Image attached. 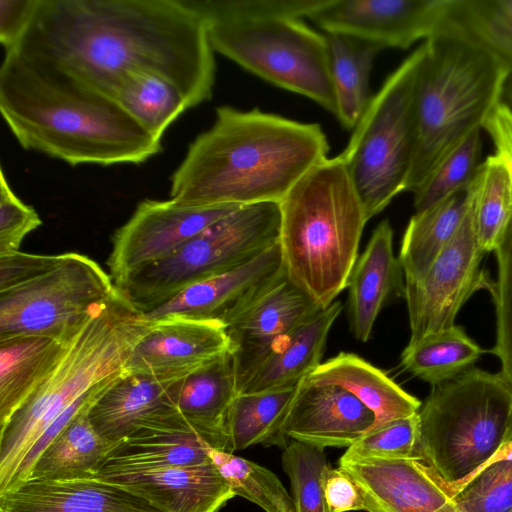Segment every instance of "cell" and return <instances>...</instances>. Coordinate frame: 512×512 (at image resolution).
Masks as SVG:
<instances>
[{
  "label": "cell",
  "mask_w": 512,
  "mask_h": 512,
  "mask_svg": "<svg viewBox=\"0 0 512 512\" xmlns=\"http://www.w3.org/2000/svg\"><path fill=\"white\" fill-rule=\"evenodd\" d=\"M12 50L113 99L122 80L138 71L168 79L191 108L210 100L215 84L208 28L190 0H39Z\"/></svg>",
  "instance_id": "cell-1"
},
{
  "label": "cell",
  "mask_w": 512,
  "mask_h": 512,
  "mask_svg": "<svg viewBox=\"0 0 512 512\" xmlns=\"http://www.w3.org/2000/svg\"><path fill=\"white\" fill-rule=\"evenodd\" d=\"M170 177V198L191 206L280 203L313 167L328 158L318 123L258 108L219 106Z\"/></svg>",
  "instance_id": "cell-2"
},
{
  "label": "cell",
  "mask_w": 512,
  "mask_h": 512,
  "mask_svg": "<svg viewBox=\"0 0 512 512\" xmlns=\"http://www.w3.org/2000/svg\"><path fill=\"white\" fill-rule=\"evenodd\" d=\"M0 112L22 148L71 166L137 165L162 152L115 99L16 50L0 68Z\"/></svg>",
  "instance_id": "cell-3"
},
{
  "label": "cell",
  "mask_w": 512,
  "mask_h": 512,
  "mask_svg": "<svg viewBox=\"0 0 512 512\" xmlns=\"http://www.w3.org/2000/svg\"><path fill=\"white\" fill-rule=\"evenodd\" d=\"M279 206L285 277L325 309L347 286L368 221L340 155L313 167Z\"/></svg>",
  "instance_id": "cell-4"
},
{
  "label": "cell",
  "mask_w": 512,
  "mask_h": 512,
  "mask_svg": "<svg viewBox=\"0 0 512 512\" xmlns=\"http://www.w3.org/2000/svg\"><path fill=\"white\" fill-rule=\"evenodd\" d=\"M413 104L414 151L406 190L414 193L439 163L500 102L509 69L485 50L444 30L425 41Z\"/></svg>",
  "instance_id": "cell-5"
},
{
  "label": "cell",
  "mask_w": 512,
  "mask_h": 512,
  "mask_svg": "<svg viewBox=\"0 0 512 512\" xmlns=\"http://www.w3.org/2000/svg\"><path fill=\"white\" fill-rule=\"evenodd\" d=\"M148 322L116 291L93 310L42 384L0 428V493L45 430L100 383L126 374V362Z\"/></svg>",
  "instance_id": "cell-6"
},
{
  "label": "cell",
  "mask_w": 512,
  "mask_h": 512,
  "mask_svg": "<svg viewBox=\"0 0 512 512\" xmlns=\"http://www.w3.org/2000/svg\"><path fill=\"white\" fill-rule=\"evenodd\" d=\"M512 411L500 373L471 367L431 386L418 411L415 459L451 498L499 451Z\"/></svg>",
  "instance_id": "cell-7"
},
{
  "label": "cell",
  "mask_w": 512,
  "mask_h": 512,
  "mask_svg": "<svg viewBox=\"0 0 512 512\" xmlns=\"http://www.w3.org/2000/svg\"><path fill=\"white\" fill-rule=\"evenodd\" d=\"M425 54L424 42L386 78L339 154L368 220L406 190L414 151V95Z\"/></svg>",
  "instance_id": "cell-8"
},
{
  "label": "cell",
  "mask_w": 512,
  "mask_h": 512,
  "mask_svg": "<svg viewBox=\"0 0 512 512\" xmlns=\"http://www.w3.org/2000/svg\"><path fill=\"white\" fill-rule=\"evenodd\" d=\"M279 203L236 209L166 258L114 283L145 313L202 280L235 269L279 242Z\"/></svg>",
  "instance_id": "cell-9"
},
{
  "label": "cell",
  "mask_w": 512,
  "mask_h": 512,
  "mask_svg": "<svg viewBox=\"0 0 512 512\" xmlns=\"http://www.w3.org/2000/svg\"><path fill=\"white\" fill-rule=\"evenodd\" d=\"M206 25L214 52L277 87L311 99L336 115L326 34L295 17Z\"/></svg>",
  "instance_id": "cell-10"
},
{
  "label": "cell",
  "mask_w": 512,
  "mask_h": 512,
  "mask_svg": "<svg viewBox=\"0 0 512 512\" xmlns=\"http://www.w3.org/2000/svg\"><path fill=\"white\" fill-rule=\"evenodd\" d=\"M115 291L110 274L93 259L57 254L36 277L0 291V340L38 335L69 341Z\"/></svg>",
  "instance_id": "cell-11"
},
{
  "label": "cell",
  "mask_w": 512,
  "mask_h": 512,
  "mask_svg": "<svg viewBox=\"0 0 512 512\" xmlns=\"http://www.w3.org/2000/svg\"><path fill=\"white\" fill-rule=\"evenodd\" d=\"M467 192L468 209L453 238L421 280L405 282L410 342L454 326L459 310L476 291L493 293L495 283L480 266L485 254L478 245L468 188Z\"/></svg>",
  "instance_id": "cell-12"
},
{
  "label": "cell",
  "mask_w": 512,
  "mask_h": 512,
  "mask_svg": "<svg viewBox=\"0 0 512 512\" xmlns=\"http://www.w3.org/2000/svg\"><path fill=\"white\" fill-rule=\"evenodd\" d=\"M238 206H191L172 198L144 199L113 234L107 260L114 283L156 263Z\"/></svg>",
  "instance_id": "cell-13"
},
{
  "label": "cell",
  "mask_w": 512,
  "mask_h": 512,
  "mask_svg": "<svg viewBox=\"0 0 512 512\" xmlns=\"http://www.w3.org/2000/svg\"><path fill=\"white\" fill-rule=\"evenodd\" d=\"M452 0H324L306 17L325 33L406 49L446 27Z\"/></svg>",
  "instance_id": "cell-14"
},
{
  "label": "cell",
  "mask_w": 512,
  "mask_h": 512,
  "mask_svg": "<svg viewBox=\"0 0 512 512\" xmlns=\"http://www.w3.org/2000/svg\"><path fill=\"white\" fill-rule=\"evenodd\" d=\"M279 242L249 262L188 286L142 313L150 322L167 317L226 324L284 276Z\"/></svg>",
  "instance_id": "cell-15"
},
{
  "label": "cell",
  "mask_w": 512,
  "mask_h": 512,
  "mask_svg": "<svg viewBox=\"0 0 512 512\" xmlns=\"http://www.w3.org/2000/svg\"><path fill=\"white\" fill-rule=\"evenodd\" d=\"M228 351L230 340L223 323L167 317L148 322L125 370L127 374L180 379Z\"/></svg>",
  "instance_id": "cell-16"
},
{
  "label": "cell",
  "mask_w": 512,
  "mask_h": 512,
  "mask_svg": "<svg viewBox=\"0 0 512 512\" xmlns=\"http://www.w3.org/2000/svg\"><path fill=\"white\" fill-rule=\"evenodd\" d=\"M319 310L284 275L226 324L238 392L275 346Z\"/></svg>",
  "instance_id": "cell-17"
},
{
  "label": "cell",
  "mask_w": 512,
  "mask_h": 512,
  "mask_svg": "<svg viewBox=\"0 0 512 512\" xmlns=\"http://www.w3.org/2000/svg\"><path fill=\"white\" fill-rule=\"evenodd\" d=\"M376 423L375 414L349 391L302 380L279 427L274 445L288 439L325 447H349Z\"/></svg>",
  "instance_id": "cell-18"
},
{
  "label": "cell",
  "mask_w": 512,
  "mask_h": 512,
  "mask_svg": "<svg viewBox=\"0 0 512 512\" xmlns=\"http://www.w3.org/2000/svg\"><path fill=\"white\" fill-rule=\"evenodd\" d=\"M183 379L125 374L93 404L89 421L112 446L141 428L187 423L177 408Z\"/></svg>",
  "instance_id": "cell-19"
},
{
  "label": "cell",
  "mask_w": 512,
  "mask_h": 512,
  "mask_svg": "<svg viewBox=\"0 0 512 512\" xmlns=\"http://www.w3.org/2000/svg\"><path fill=\"white\" fill-rule=\"evenodd\" d=\"M0 512H166L123 485L99 478L27 480L0 493Z\"/></svg>",
  "instance_id": "cell-20"
},
{
  "label": "cell",
  "mask_w": 512,
  "mask_h": 512,
  "mask_svg": "<svg viewBox=\"0 0 512 512\" xmlns=\"http://www.w3.org/2000/svg\"><path fill=\"white\" fill-rule=\"evenodd\" d=\"M358 485L366 512H438L450 497L415 458L339 462Z\"/></svg>",
  "instance_id": "cell-21"
},
{
  "label": "cell",
  "mask_w": 512,
  "mask_h": 512,
  "mask_svg": "<svg viewBox=\"0 0 512 512\" xmlns=\"http://www.w3.org/2000/svg\"><path fill=\"white\" fill-rule=\"evenodd\" d=\"M403 279L402 266L393 252V229L385 219L373 230L346 286L349 330L356 340L367 342L382 308L393 297H404Z\"/></svg>",
  "instance_id": "cell-22"
},
{
  "label": "cell",
  "mask_w": 512,
  "mask_h": 512,
  "mask_svg": "<svg viewBox=\"0 0 512 512\" xmlns=\"http://www.w3.org/2000/svg\"><path fill=\"white\" fill-rule=\"evenodd\" d=\"M94 478L132 489L166 512H219L235 496L212 462Z\"/></svg>",
  "instance_id": "cell-23"
},
{
  "label": "cell",
  "mask_w": 512,
  "mask_h": 512,
  "mask_svg": "<svg viewBox=\"0 0 512 512\" xmlns=\"http://www.w3.org/2000/svg\"><path fill=\"white\" fill-rule=\"evenodd\" d=\"M207 445L188 423L141 428L111 446L93 477L206 464L212 462Z\"/></svg>",
  "instance_id": "cell-24"
},
{
  "label": "cell",
  "mask_w": 512,
  "mask_h": 512,
  "mask_svg": "<svg viewBox=\"0 0 512 512\" xmlns=\"http://www.w3.org/2000/svg\"><path fill=\"white\" fill-rule=\"evenodd\" d=\"M342 311L340 301L319 310L281 340L252 372L238 393H252L299 384L322 362L327 337Z\"/></svg>",
  "instance_id": "cell-25"
},
{
  "label": "cell",
  "mask_w": 512,
  "mask_h": 512,
  "mask_svg": "<svg viewBox=\"0 0 512 512\" xmlns=\"http://www.w3.org/2000/svg\"><path fill=\"white\" fill-rule=\"evenodd\" d=\"M238 394L231 351L183 379L177 408L190 427L210 446L226 448V420Z\"/></svg>",
  "instance_id": "cell-26"
},
{
  "label": "cell",
  "mask_w": 512,
  "mask_h": 512,
  "mask_svg": "<svg viewBox=\"0 0 512 512\" xmlns=\"http://www.w3.org/2000/svg\"><path fill=\"white\" fill-rule=\"evenodd\" d=\"M305 379L349 391L375 414V425L412 416L422 405L386 373L354 353L340 352Z\"/></svg>",
  "instance_id": "cell-27"
},
{
  "label": "cell",
  "mask_w": 512,
  "mask_h": 512,
  "mask_svg": "<svg viewBox=\"0 0 512 512\" xmlns=\"http://www.w3.org/2000/svg\"><path fill=\"white\" fill-rule=\"evenodd\" d=\"M69 341L38 335L0 340V428L47 378Z\"/></svg>",
  "instance_id": "cell-28"
},
{
  "label": "cell",
  "mask_w": 512,
  "mask_h": 512,
  "mask_svg": "<svg viewBox=\"0 0 512 512\" xmlns=\"http://www.w3.org/2000/svg\"><path fill=\"white\" fill-rule=\"evenodd\" d=\"M468 204L466 189L411 217L398 257L406 283L417 282L424 277L459 229Z\"/></svg>",
  "instance_id": "cell-29"
},
{
  "label": "cell",
  "mask_w": 512,
  "mask_h": 512,
  "mask_svg": "<svg viewBox=\"0 0 512 512\" xmlns=\"http://www.w3.org/2000/svg\"><path fill=\"white\" fill-rule=\"evenodd\" d=\"M331 78L336 97V117L343 128L353 130L365 112L370 96V74L383 48L359 38L327 34Z\"/></svg>",
  "instance_id": "cell-30"
},
{
  "label": "cell",
  "mask_w": 512,
  "mask_h": 512,
  "mask_svg": "<svg viewBox=\"0 0 512 512\" xmlns=\"http://www.w3.org/2000/svg\"><path fill=\"white\" fill-rule=\"evenodd\" d=\"M92 406L81 410L42 451L27 480L62 481L93 477L96 466L112 445L90 423L88 412Z\"/></svg>",
  "instance_id": "cell-31"
},
{
  "label": "cell",
  "mask_w": 512,
  "mask_h": 512,
  "mask_svg": "<svg viewBox=\"0 0 512 512\" xmlns=\"http://www.w3.org/2000/svg\"><path fill=\"white\" fill-rule=\"evenodd\" d=\"M482 353L484 350L455 324L409 341L401 353L400 364L405 371L433 386L470 369Z\"/></svg>",
  "instance_id": "cell-32"
},
{
  "label": "cell",
  "mask_w": 512,
  "mask_h": 512,
  "mask_svg": "<svg viewBox=\"0 0 512 512\" xmlns=\"http://www.w3.org/2000/svg\"><path fill=\"white\" fill-rule=\"evenodd\" d=\"M298 385L238 393L226 420L225 451L234 453L256 444L274 445Z\"/></svg>",
  "instance_id": "cell-33"
},
{
  "label": "cell",
  "mask_w": 512,
  "mask_h": 512,
  "mask_svg": "<svg viewBox=\"0 0 512 512\" xmlns=\"http://www.w3.org/2000/svg\"><path fill=\"white\" fill-rule=\"evenodd\" d=\"M114 99L145 131L160 141L169 126L191 108L176 85L149 71L127 75L118 86Z\"/></svg>",
  "instance_id": "cell-34"
},
{
  "label": "cell",
  "mask_w": 512,
  "mask_h": 512,
  "mask_svg": "<svg viewBox=\"0 0 512 512\" xmlns=\"http://www.w3.org/2000/svg\"><path fill=\"white\" fill-rule=\"evenodd\" d=\"M478 245L494 252L512 222V180L498 153L488 156L468 186Z\"/></svg>",
  "instance_id": "cell-35"
},
{
  "label": "cell",
  "mask_w": 512,
  "mask_h": 512,
  "mask_svg": "<svg viewBox=\"0 0 512 512\" xmlns=\"http://www.w3.org/2000/svg\"><path fill=\"white\" fill-rule=\"evenodd\" d=\"M445 29L512 70V0H452Z\"/></svg>",
  "instance_id": "cell-36"
},
{
  "label": "cell",
  "mask_w": 512,
  "mask_h": 512,
  "mask_svg": "<svg viewBox=\"0 0 512 512\" xmlns=\"http://www.w3.org/2000/svg\"><path fill=\"white\" fill-rule=\"evenodd\" d=\"M207 453L235 496L265 512H296L293 497L271 470L209 444Z\"/></svg>",
  "instance_id": "cell-37"
},
{
  "label": "cell",
  "mask_w": 512,
  "mask_h": 512,
  "mask_svg": "<svg viewBox=\"0 0 512 512\" xmlns=\"http://www.w3.org/2000/svg\"><path fill=\"white\" fill-rule=\"evenodd\" d=\"M481 130H476L454 148L413 193L416 212L432 207L466 190L481 165Z\"/></svg>",
  "instance_id": "cell-38"
},
{
  "label": "cell",
  "mask_w": 512,
  "mask_h": 512,
  "mask_svg": "<svg viewBox=\"0 0 512 512\" xmlns=\"http://www.w3.org/2000/svg\"><path fill=\"white\" fill-rule=\"evenodd\" d=\"M281 461L290 480L296 512H330L325 497L330 465L324 449L292 440L284 447Z\"/></svg>",
  "instance_id": "cell-39"
},
{
  "label": "cell",
  "mask_w": 512,
  "mask_h": 512,
  "mask_svg": "<svg viewBox=\"0 0 512 512\" xmlns=\"http://www.w3.org/2000/svg\"><path fill=\"white\" fill-rule=\"evenodd\" d=\"M438 512H512V458L483 467Z\"/></svg>",
  "instance_id": "cell-40"
},
{
  "label": "cell",
  "mask_w": 512,
  "mask_h": 512,
  "mask_svg": "<svg viewBox=\"0 0 512 512\" xmlns=\"http://www.w3.org/2000/svg\"><path fill=\"white\" fill-rule=\"evenodd\" d=\"M418 413L376 424L350 445L339 462L415 458Z\"/></svg>",
  "instance_id": "cell-41"
},
{
  "label": "cell",
  "mask_w": 512,
  "mask_h": 512,
  "mask_svg": "<svg viewBox=\"0 0 512 512\" xmlns=\"http://www.w3.org/2000/svg\"><path fill=\"white\" fill-rule=\"evenodd\" d=\"M206 23L307 16L324 0H190Z\"/></svg>",
  "instance_id": "cell-42"
},
{
  "label": "cell",
  "mask_w": 512,
  "mask_h": 512,
  "mask_svg": "<svg viewBox=\"0 0 512 512\" xmlns=\"http://www.w3.org/2000/svg\"><path fill=\"white\" fill-rule=\"evenodd\" d=\"M494 252L498 278L492 293L496 308V343L491 353L499 358L500 374L512 387V222Z\"/></svg>",
  "instance_id": "cell-43"
},
{
  "label": "cell",
  "mask_w": 512,
  "mask_h": 512,
  "mask_svg": "<svg viewBox=\"0 0 512 512\" xmlns=\"http://www.w3.org/2000/svg\"><path fill=\"white\" fill-rule=\"evenodd\" d=\"M42 225L36 210L12 190L0 169V256L19 251L24 238Z\"/></svg>",
  "instance_id": "cell-44"
},
{
  "label": "cell",
  "mask_w": 512,
  "mask_h": 512,
  "mask_svg": "<svg viewBox=\"0 0 512 512\" xmlns=\"http://www.w3.org/2000/svg\"><path fill=\"white\" fill-rule=\"evenodd\" d=\"M57 255L12 252L0 256V291L20 285L49 268Z\"/></svg>",
  "instance_id": "cell-45"
},
{
  "label": "cell",
  "mask_w": 512,
  "mask_h": 512,
  "mask_svg": "<svg viewBox=\"0 0 512 512\" xmlns=\"http://www.w3.org/2000/svg\"><path fill=\"white\" fill-rule=\"evenodd\" d=\"M39 0H0V42L8 52L28 28Z\"/></svg>",
  "instance_id": "cell-46"
},
{
  "label": "cell",
  "mask_w": 512,
  "mask_h": 512,
  "mask_svg": "<svg viewBox=\"0 0 512 512\" xmlns=\"http://www.w3.org/2000/svg\"><path fill=\"white\" fill-rule=\"evenodd\" d=\"M325 497L330 512L364 511V501L358 485L341 467H330L328 470Z\"/></svg>",
  "instance_id": "cell-47"
},
{
  "label": "cell",
  "mask_w": 512,
  "mask_h": 512,
  "mask_svg": "<svg viewBox=\"0 0 512 512\" xmlns=\"http://www.w3.org/2000/svg\"><path fill=\"white\" fill-rule=\"evenodd\" d=\"M512 114V70H509L502 84L500 102Z\"/></svg>",
  "instance_id": "cell-48"
}]
</instances>
